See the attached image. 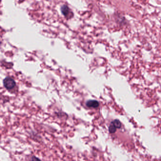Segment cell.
Returning <instances> with one entry per match:
<instances>
[{
	"mask_svg": "<svg viewBox=\"0 0 161 161\" xmlns=\"http://www.w3.org/2000/svg\"><path fill=\"white\" fill-rule=\"evenodd\" d=\"M3 85L8 90H11L16 87V82L10 77H7L3 80Z\"/></svg>",
	"mask_w": 161,
	"mask_h": 161,
	"instance_id": "obj_1",
	"label": "cell"
},
{
	"mask_svg": "<svg viewBox=\"0 0 161 161\" xmlns=\"http://www.w3.org/2000/svg\"><path fill=\"white\" fill-rule=\"evenodd\" d=\"M86 104L88 107L97 108L99 107V104L96 100H89L87 102Z\"/></svg>",
	"mask_w": 161,
	"mask_h": 161,
	"instance_id": "obj_2",
	"label": "cell"
},
{
	"mask_svg": "<svg viewBox=\"0 0 161 161\" xmlns=\"http://www.w3.org/2000/svg\"><path fill=\"white\" fill-rule=\"evenodd\" d=\"M61 11L65 17L69 16V13H70L69 8L67 5H64L61 7Z\"/></svg>",
	"mask_w": 161,
	"mask_h": 161,
	"instance_id": "obj_3",
	"label": "cell"
},
{
	"mask_svg": "<svg viewBox=\"0 0 161 161\" xmlns=\"http://www.w3.org/2000/svg\"><path fill=\"white\" fill-rule=\"evenodd\" d=\"M112 124L114 125V127L116 128H121V123L118 119H115L113 122H112Z\"/></svg>",
	"mask_w": 161,
	"mask_h": 161,
	"instance_id": "obj_4",
	"label": "cell"
},
{
	"mask_svg": "<svg viewBox=\"0 0 161 161\" xmlns=\"http://www.w3.org/2000/svg\"><path fill=\"white\" fill-rule=\"evenodd\" d=\"M109 129L110 132L111 133H114L116 131V128L114 127V125H113L112 123H111V125L110 126Z\"/></svg>",
	"mask_w": 161,
	"mask_h": 161,
	"instance_id": "obj_5",
	"label": "cell"
},
{
	"mask_svg": "<svg viewBox=\"0 0 161 161\" xmlns=\"http://www.w3.org/2000/svg\"><path fill=\"white\" fill-rule=\"evenodd\" d=\"M31 161H41L39 158H36V156H33L31 159Z\"/></svg>",
	"mask_w": 161,
	"mask_h": 161,
	"instance_id": "obj_6",
	"label": "cell"
},
{
	"mask_svg": "<svg viewBox=\"0 0 161 161\" xmlns=\"http://www.w3.org/2000/svg\"><path fill=\"white\" fill-rule=\"evenodd\" d=\"M1 40H0V45H1Z\"/></svg>",
	"mask_w": 161,
	"mask_h": 161,
	"instance_id": "obj_7",
	"label": "cell"
}]
</instances>
